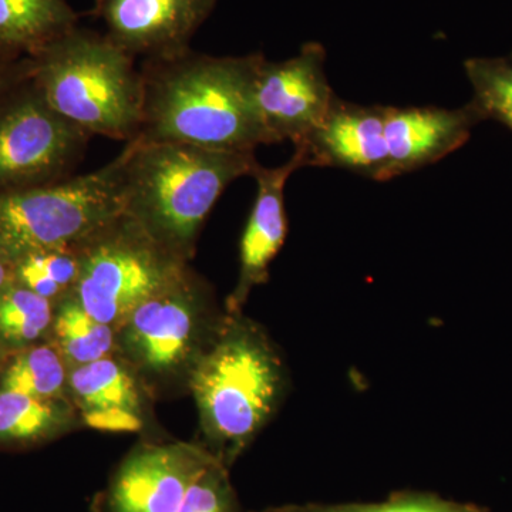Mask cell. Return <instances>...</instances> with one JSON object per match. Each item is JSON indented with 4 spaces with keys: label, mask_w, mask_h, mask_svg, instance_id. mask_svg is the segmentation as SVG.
I'll list each match as a JSON object with an SVG mask.
<instances>
[{
    "label": "cell",
    "mask_w": 512,
    "mask_h": 512,
    "mask_svg": "<svg viewBox=\"0 0 512 512\" xmlns=\"http://www.w3.org/2000/svg\"><path fill=\"white\" fill-rule=\"evenodd\" d=\"M261 512H308L305 505H286V507L269 508Z\"/></svg>",
    "instance_id": "4316f807"
},
{
    "label": "cell",
    "mask_w": 512,
    "mask_h": 512,
    "mask_svg": "<svg viewBox=\"0 0 512 512\" xmlns=\"http://www.w3.org/2000/svg\"><path fill=\"white\" fill-rule=\"evenodd\" d=\"M3 362H5V357H3L2 353H0V369H2Z\"/></svg>",
    "instance_id": "83f0119b"
},
{
    "label": "cell",
    "mask_w": 512,
    "mask_h": 512,
    "mask_svg": "<svg viewBox=\"0 0 512 512\" xmlns=\"http://www.w3.org/2000/svg\"><path fill=\"white\" fill-rule=\"evenodd\" d=\"M90 138L50 107L29 74L0 99V192L73 177Z\"/></svg>",
    "instance_id": "ba28073f"
},
{
    "label": "cell",
    "mask_w": 512,
    "mask_h": 512,
    "mask_svg": "<svg viewBox=\"0 0 512 512\" xmlns=\"http://www.w3.org/2000/svg\"><path fill=\"white\" fill-rule=\"evenodd\" d=\"M67 397L84 426L107 433H143L156 402L146 383L117 353L72 367Z\"/></svg>",
    "instance_id": "7c38bea8"
},
{
    "label": "cell",
    "mask_w": 512,
    "mask_h": 512,
    "mask_svg": "<svg viewBox=\"0 0 512 512\" xmlns=\"http://www.w3.org/2000/svg\"><path fill=\"white\" fill-rule=\"evenodd\" d=\"M464 67L474 90L471 106L483 121H498L512 131V55L470 59Z\"/></svg>",
    "instance_id": "7402d4cb"
},
{
    "label": "cell",
    "mask_w": 512,
    "mask_h": 512,
    "mask_svg": "<svg viewBox=\"0 0 512 512\" xmlns=\"http://www.w3.org/2000/svg\"><path fill=\"white\" fill-rule=\"evenodd\" d=\"M215 458L200 443H138L114 471L99 512H180L192 483Z\"/></svg>",
    "instance_id": "30bf717a"
},
{
    "label": "cell",
    "mask_w": 512,
    "mask_h": 512,
    "mask_svg": "<svg viewBox=\"0 0 512 512\" xmlns=\"http://www.w3.org/2000/svg\"><path fill=\"white\" fill-rule=\"evenodd\" d=\"M480 114L470 103L461 109L384 107L387 164L384 181L420 170L463 147Z\"/></svg>",
    "instance_id": "5bb4252c"
},
{
    "label": "cell",
    "mask_w": 512,
    "mask_h": 512,
    "mask_svg": "<svg viewBox=\"0 0 512 512\" xmlns=\"http://www.w3.org/2000/svg\"><path fill=\"white\" fill-rule=\"evenodd\" d=\"M49 342L72 369L116 353V328L94 318L69 293L55 303Z\"/></svg>",
    "instance_id": "ac0fdd59"
},
{
    "label": "cell",
    "mask_w": 512,
    "mask_h": 512,
    "mask_svg": "<svg viewBox=\"0 0 512 512\" xmlns=\"http://www.w3.org/2000/svg\"><path fill=\"white\" fill-rule=\"evenodd\" d=\"M217 0H96L93 15L111 42L131 57L163 59L191 49Z\"/></svg>",
    "instance_id": "8fae6325"
},
{
    "label": "cell",
    "mask_w": 512,
    "mask_h": 512,
    "mask_svg": "<svg viewBox=\"0 0 512 512\" xmlns=\"http://www.w3.org/2000/svg\"><path fill=\"white\" fill-rule=\"evenodd\" d=\"M326 52L320 43H306L285 62L261 60L254 97L269 144L292 141L299 146L328 116L336 96L325 72Z\"/></svg>",
    "instance_id": "9c48e42d"
},
{
    "label": "cell",
    "mask_w": 512,
    "mask_h": 512,
    "mask_svg": "<svg viewBox=\"0 0 512 512\" xmlns=\"http://www.w3.org/2000/svg\"><path fill=\"white\" fill-rule=\"evenodd\" d=\"M77 25L67 0H0V52L33 56Z\"/></svg>",
    "instance_id": "e0dca14e"
},
{
    "label": "cell",
    "mask_w": 512,
    "mask_h": 512,
    "mask_svg": "<svg viewBox=\"0 0 512 512\" xmlns=\"http://www.w3.org/2000/svg\"><path fill=\"white\" fill-rule=\"evenodd\" d=\"M84 427L70 400H40L0 389V450L45 446Z\"/></svg>",
    "instance_id": "2e32d148"
},
{
    "label": "cell",
    "mask_w": 512,
    "mask_h": 512,
    "mask_svg": "<svg viewBox=\"0 0 512 512\" xmlns=\"http://www.w3.org/2000/svg\"><path fill=\"white\" fill-rule=\"evenodd\" d=\"M123 212V154L93 173L0 192V254L73 248Z\"/></svg>",
    "instance_id": "8992f818"
},
{
    "label": "cell",
    "mask_w": 512,
    "mask_h": 512,
    "mask_svg": "<svg viewBox=\"0 0 512 512\" xmlns=\"http://www.w3.org/2000/svg\"><path fill=\"white\" fill-rule=\"evenodd\" d=\"M295 150L301 151L306 167L342 168L384 181V106H360L336 97L322 124Z\"/></svg>",
    "instance_id": "9a60e30c"
},
{
    "label": "cell",
    "mask_w": 512,
    "mask_h": 512,
    "mask_svg": "<svg viewBox=\"0 0 512 512\" xmlns=\"http://www.w3.org/2000/svg\"><path fill=\"white\" fill-rule=\"evenodd\" d=\"M123 212L160 247L190 264L202 225L222 192L254 174L255 151L215 150L183 143H127Z\"/></svg>",
    "instance_id": "3957f363"
},
{
    "label": "cell",
    "mask_w": 512,
    "mask_h": 512,
    "mask_svg": "<svg viewBox=\"0 0 512 512\" xmlns=\"http://www.w3.org/2000/svg\"><path fill=\"white\" fill-rule=\"evenodd\" d=\"M289 390L288 367L268 332L227 311L190 382L200 444L228 468L274 420Z\"/></svg>",
    "instance_id": "7a4b0ae2"
},
{
    "label": "cell",
    "mask_w": 512,
    "mask_h": 512,
    "mask_svg": "<svg viewBox=\"0 0 512 512\" xmlns=\"http://www.w3.org/2000/svg\"><path fill=\"white\" fill-rule=\"evenodd\" d=\"M305 507L308 512H484L474 505L417 491L393 494L379 503L306 504Z\"/></svg>",
    "instance_id": "603a6c76"
},
{
    "label": "cell",
    "mask_w": 512,
    "mask_h": 512,
    "mask_svg": "<svg viewBox=\"0 0 512 512\" xmlns=\"http://www.w3.org/2000/svg\"><path fill=\"white\" fill-rule=\"evenodd\" d=\"M262 53L217 57L192 49L144 60L143 111L136 140L215 150L255 151L269 144L254 84Z\"/></svg>",
    "instance_id": "6da1fadb"
},
{
    "label": "cell",
    "mask_w": 512,
    "mask_h": 512,
    "mask_svg": "<svg viewBox=\"0 0 512 512\" xmlns=\"http://www.w3.org/2000/svg\"><path fill=\"white\" fill-rule=\"evenodd\" d=\"M30 74V60L22 62H10L8 57H0V99L9 92L12 87L22 82Z\"/></svg>",
    "instance_id": "d4e9b609"
},
{
    "label": "cell",
    "mask_w": 512,
    "mask_h": 512,
    "mask_svg": "<svg viewBox=\"0 0 512 512\" xmlns=\"http://www.w3.org/2000/svg\"><path fill=\"white\" fill-rule=\"evenodd\" d=\"M305 167L301 151L295 150L288 163L275 168L258 165L252 174L256 197L239 244L238 281L225 301L228 312L244 311L256 286L268 282L269 266L284 247L288 235L286 183L295 171Z\"/></svg>",
    "instance_id": "4fadbf2b"
},
{
    "label": "cell",
    "mask_w": 512,
    "mask_h": 512,
    "mask_svg": "<svg viewBox=\"0 0 512 512\" xmlns=\"http://www.w3.org/2000/svg\"><path fill=\"white\" fill-rule=\"evenodd\" d=\"M180 512H242L229 468L221 460L215 458L192 483Z\"/></svg>",
    "instance_id": "cb8c5ba5"
},
{
    "label": "cell",
    "mask_w": 512,
    "mask_h": 512,
    "mask_svg": "<svg viewBox=\"0 0 512 512\" xmlns=\"http://www.w3.org/2000/svg\"><path fill=\"white\" fill-rule=\"evenodd\" d=\"M76 249L80 272L70 293L90 315L114 328L188 265L124 212Z\"/></svg>",
    "instance_id": "52a82bcc"
},
{
    "label": "cell",
    "mask_w": 512,
    "mask_h": 512,
    "mask_svg": "<svg viewBox=\"0 0 512 512\" xmlns=\"http://www.w3.org/2000/svg\"><path fill=\"white\" fill-rule=\"evenodd\" d=\"M55 303L25 286L10 282L0 291V353L9 357L47 342Z\"/></svg>",
    "instance_id": "ffe728a7"
},
{
    "label": "cell",
    "mask_w": 512,
    "mask_h": 512,
    "mask_svg": "<svg viewBox=\"0 0 512 512\" xmlns=\"http://www.w3.org/2000/svg\"><path fill=\"white\" fill-rule=\"evenodd\" d=\"M29 60L37 89L64 119L92 137L136 140L143 111L140 69L104 33L77 25Z\"/></svg>",
    "instance_id": "277c9868"
},
{
    "label": "cell",
    "mask_w": 512,
    "mask_h": 512,
    "mask_svg": "<svg viewBox=\"0 0 512 512\" xmlns=\"http://www.w3.org/2000/svg\"><path fill=\"white\" fill-rule=\"evenodd\" d=\"M70 367L52 342H42L6 357L0 369V389L40 400H69Z\"/></svg>",
    "instance_id": "d6986e66"
},
{
    "label": "cell",
    "mask_w": 512,
    "mask_h": 512,
    "mask_svg": "<svg viewBox=\"0 0 512 512\" xmlns=\"http://www.w3.org/2000/svg\"><path fill=\"white\" fill-rule=\"evenodd\" d=\"M13 281L12 262L0 254V291Z\"/></svg>",
    "instance_id": "484cf974"
},
{
    "label": "cell",
    "mask_w": 512,
    "mask_h": 512,
    "mask_svg": "<svg viewBox=\"0 0 512 512\" xmlns=\"http://www.w3.org/2000/svg\"><path fill=\"white\" fill-rule=\"evenodd\" d=\"M13 281L56 303L69 295L80 272L76 247L30 252L12 262Z\"/></svg>",
    "instance_id": "44dd1931"
},
{
    "label": "cell",
    "mask_w": 512,
    "mask_h": 512,
    "mask_svg": "<svg viewBox=\"0 0 512 512\" xmlns=\"http://www.w3.org/2000/svg\"><path fill=\"white\" fill-rule=\"evenodd\" d=\"M225 315L214 286L185 265L116 326V353L136 370L154 399L190 393L192 373Z\"/></svg>",
    "instance_id": "5b68a950"
}]
</instances>
